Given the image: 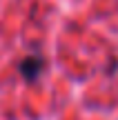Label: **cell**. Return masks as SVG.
Wrapping results in <instances>:
<instances>
[{
  "label": "cell",
  "mask_w": 118,
  "mask_h": 120,
  "mask_svg": "<svg viewBox=\"0 0 118 120\" xmlns=\"http://www.w3.org/2000/svg\"><path fill=\"white\" fill-rule=\"evenodd\" d=\"M45 69V58L42 56H27L20 60V64H18V71H20V76L25 78L27 82H34L40 78V73H42Z\"/></svg>",
  "instance_id": "cell-1"
}]
</instances>
